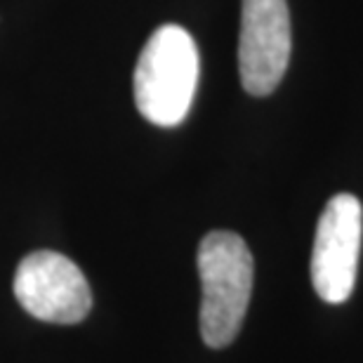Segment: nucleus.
<instances>
[{
    "label": "nucleus",
    "instance_id": "obj_1",
    "mask_svg": "<svg viewBox=\"0 0 363 363\" xmlns=\"http://www.w3.org/2000/svg\"><path fill=\"white\" fill-rule=\"evenodd\" d=\"M201 337L213 350L236 340L252 295L255 262L248 245L234 231H210L199 245Z\"/></svg>",
    "mask_w": 363,
    "mask_h": 363
},
{
    "label": "nucleus",
    "instance_id": "obj_2",
    "mask_svg": "<svg viewBox=\"0 0 363 363\" xmlns=\"http://www.w3.org/2000/svg\"><path fill=\"white\" fill-rule=\"evenodd\" d=\"M199 48L191 33L165 24L149 35L135 67V104L149 123L175 128L186 118L199 85Z\"/></svg>",
    "mask_w": 363,
    "mask_h": 363
},
{
    "label": "nucleus",
    "instance_id": "obj_3",
    "mask_svg": "<svg viewBox=\"0 0 363 363\" xmlns=\"http://www.w3.org/2000/svg\"><path fill=\"white\" fill-rule=\"evenodd\" d=\"M14 297L33 318L60 325L83 321L92 307L81 267L55 250H35L21 259L14 274Z\"/></svg>",
    "mask_w": 363,
    "mask_h": 363
},
{
    "label": "nucleus",
    "instance_id": "obj_4",
    "mask_svg": "<svg viewBox=\"0 0 363 363\" xmlns=\"http://www.w3.org/2000/svg\"><path fill=\"white\" fill-rule=\"evenodd\" d=\"M361 238L363 208L359 199L352 194L333 196L318 217L311 250V283L323 302L342 304L350 300L357 283Z\"/></svg>",
    "mask_w": 363,
    "mask_h": 363
},
{
    "label": "nucleus",
    "instance_id": "obj_5",
    "mask_svg": "<svg viewBox=\"0 0 363 363\" xmlns=\"http://www.w3.org/2000/svg\"><path fill=\"white\" fill-rule=\"evenodd\" d=\"M288 0H243L241 38H238V74L243 90L252 97H267L283 81L290 64Z\"/></svg>",
    "mask_w": 363,
    "mask_h": 363
}]
</instances>
